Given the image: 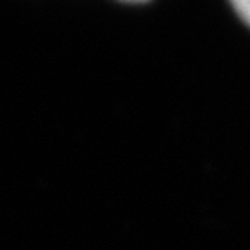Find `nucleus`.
I'll return each mask as SVG.
<instances>
[{"mask_svg":"<svg viewBox=\"0 0 250 250\" xmlns=\"http://www.w3.org/2000/svg\"><path fill=\"white\" fill-rule=\"evenodd\" d=\"M236 14L250 26V0H231Z\"/></svg>","mask_w":250,"mask_h":250,"instance_id":"nucleus-1","label":"nucleus"},{"mask_svg":"<svg viewBox=\"0 0 250 250\" xmlns=\"http://www.w3.org/2000/svg\"><path fill=\"white\" fill-rule=\"evenodd\" d=\"M122 2H132V4H141V2H148V0H122Z\"/></svg>","mask_w":250,"mask_h":250,"instance_id":"nucleus-2","label":"nucleus"}]
</instances>
